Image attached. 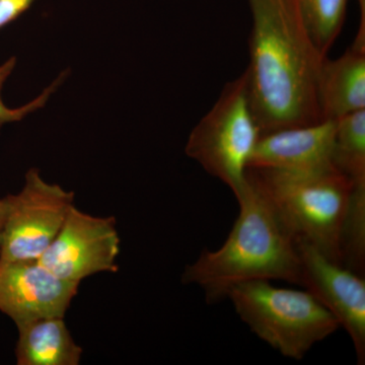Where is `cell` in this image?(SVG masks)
I'll list each match as a JSON object with an SVG mask.
<instances>
[{
    "label": "cell",
    "mask_w": 365,
    "mask_h": 365,
    "mask_svg": "<svg viewBox=\"0 0 365 365\" xmlns=\"http://www.w3.org/2000/svg\"><path fill=\"white\" fill-rule=\"evenodd\" d=\"M253 28L244 73L262 134L318 123L317 76L323 56L297 0H248Z\"/></svg>",
    "instance_id": "obj_1"
},
{
    "label": "cell",
    "mask_w": 365,
    "mask_h": 365,
    "mask_svg": "<svg viewBox=\"0 0 365 365\" xmlns=\"http://www.w3.org/2000/svg\"><path fill=\"white\" fill-rule=\"evenodd\" d=\"M237 201L239 215L225 244L215 251L204 250L182 272V282L200 287L208 304L249 281L300 283L297 242L267 199L248 181Z\"/></svg>",
    "instance_id": "obj_2"
},
{
    "label": "cell",
    "mask_w": 365,
    "mask_h": 365,
    "mask_svg": "<svg viewBox=\"0 0 365 365\" xmlns=\"http://www.w3.org/2000/svg\"><path fill=\"white\" fill-rule=\"evenodd\" d=\"M247 179L295 242H307L342 264L341 235L353 185L344 174L336 168L312 172L249 168Z\"/></svg>",
    "instance_id": "obj_3"
},
{
    "label": "cell",
    "mask_w": 365,
    "mask_h": 365,
    "mask_svg": "<svg viewBox=\"0 0 365 365\" xmlns=\"http://www.w3.org/2000/svg\"><path fill=\"white\" fill-rule=\"evenodd\" d=\"M227 299L259 339L287 359L302 360L340 329L335 317L307 290L254 280L232 287Z\"/></svg>",
    "instance_id": "obj_4"
},
{
    "label": "cell",
    "mask_w": 365,
    "mask_h": 365,
    "mask_svg": "<svg viewBox=\"0 0 365 365\" xmlns=\"http://www.w3.org/2000/svg\"><path fill=\"white\" fill-rule=\"evenodd\" d=\"M262 135L245 73L225 86L210 111L194 127L185 153L239 199L247 170Z\"/></svg>",
    "instance_id": "obj_5"
},
{
    "label": "cell",
    "mask_w": 365,
    "mask_h": 365,
    "mask_svg": "<svg viewBox=\"0 0 365 365\" xmlns=\"http://www.w3.org/2000/svg\"><path fill=\"white\" fill-rule=\"evenodd\" d=\"M9 200L0 262L39 260L74 205L73 192L46 182L39 170L31 169L20 193L9 195Z\"/></svg>",
    "instance_id": "obj_6"
},
{
    "label": "cell",
    "mask_w": 365,
    "mask_h": 365,
    "mask_svg": "<svg viewBox=\"0 0 365 365\" xmlns=\"http://www.w3.org/2000/svg\"><path fill=\"white\" fill-rule=\"evenodd\" d=\"M120 237L113 216L100 217L72 206L39 261L61 279L81 283L97 273H115Z\"/></svg>",
    "instance_id": "obj_7"
},
{
    "label": "cell",
    "mask_w": 365,
    "mask_h": 365,
    "mask_svg": "<svg viewBox=\"0 0 365 365\" xmlns=\"http://www.w3.org/2000/svg\"><path fill=\"white\" fill-rule=\"evenodd\" d=\"M300 263L299 285L335 317L349 335L359 364H365L364 276L330 260L318 249L297 242Z\"/></svg>",
    "instance_id": "obj_8"
},
{
    "label": "cell",
    "mask_w": 365,
    "mask_h": 365,
    "mask_svg": "<svg viewBox=\"0 0 365 365\" xmlns=\"http://www.w3.org/2000/svg\"><path fill=\"white\" fill-rule=\"evenodd\" d=\"M79 283L61 279L39 260L0 262V312L16 326L64 318Z\"/></svg>",
    "instance_id": "obj_9"
},
{
    "label": "cell",
    "mask_w": 365,
    "mask_h": 365,
    "mask_svg": "<svg viewBox=\"0 0 365 365\" xmlns=\"http://www.w3.org/2000/svg\"><path fill=\"white\" fill-rule=\"evenodd\" d=\"M336 122L279 129L262 134L249 168L312 172L334 169Z\"/></svg>",
    "instance_id": "obj_10"
},
{
    "label": "cell",
    "mask_w": 365,
    "mask_h": 365,
    "mask_svg": "<svg viewBox=\"0 0 365 365\" xmlns=\"http://www.w3.org/2000/svg\"><path fill=\"white\" fill-rule=\"evenodd\" d=\"M316 88L321 121L365 110V46L353 43L338 58L324 57Z\"/></svg>",
    "instance_id": "obj_11"
},
{
    "label": "cell",
    "mask_w": 365,
    "mask_h": 365,
    "mask_svg": "<svg viewBox=\"0 0 365 365\" xmlns=\"http://www.w3.org/2000/svg\"><path fill=\"white\" fill-rule=\"evenodd\" d=\"M19 365H78L83 348L76 344L62 317H50L16 326Z\"/></svg>",
    "instance_id": "obj_12"
},
{
    "label": "cell",
    "mask_w": 365,
    "mask_h": 365,
    "mask_svg": "<svg viewBox=\"0 0 365 365\" xmlns=\"http://www.w3.org/2000/svg\"><path fill=\"white\" fill-rule=\"evenodd\" d=\"M335 122L334 165L353 185H365V110Z\"/></svg>",
    "instance_id": "obj_13"
},
{
    "label": "cell",
    "mask_w": 365,
    "mask_h": 365,
    "mask_svg": "<svg viewBox=\"0 0 365 365\" xmlns=\"http://www.w3.org/2000/svg\"><path fill=\"white\" fill-rule=\"evenodd\" d=\"M307 32L321 56H328L342 30L348 0H297Z\"/></svg>",
    "instance_id": "obj_14"
},
{
    "label": "cell",
    "mask_w": 365,
    "mask_h": 365,
    "mask_svg": "<svg viewBox=\"0 0 365 365\" xmlns=\"http://www.w3.org/2000/svg\"><path fill=\"white\" fill-rule=\"evenodd\" d=\"M16 63V60L13 57V58H9L7 61L4 62L2 66H0V128L6 123L20 121V120L25 118L26 115L30 114V113L44 107L46 103H47L48 98L52 95L53 91L58 88L60 83H61L62 79L66 78L64 74H61L51 86H48V88L41 93L39 97L36 98L32 102L29 103V104L26 106H23V107L16 108V109H11V108L6 107V106L4 104V102H2L1 90L6 79L9 78L11 72H13Z\"/></svg>",
    "instance_id": "obj_15"
},
{
    "label": "cell",
    "mask_w": 365,
    "mask_h": 365,
    "mask_svg": "<svg viewBox=\"0 0 365 365\" xmlns=\"http://www.w3.org/2000/svg\"><path fill=\"white\" fill-rule=\"evenodd\" d=\"M35 0H0V29L16 20Z\"/></svg>",
    "instance_id": "obj_16"
},
{
    "label": "cell",
    "mask_w": 365,
    "mask_h": 365,
    "mask_svg": "<svg viewBox=\"0 0 365 365\" xmlns=\"http://www.w3.org/2000/svg\"><path fill=\"white\" fill-rule=\"evenodd\" d=\"M9 196L0 199V242H1L2 232H4V223H6L7 213H9Z\"/></svg>",
    "instance_id": "obj_17"
},
{
    "label": "cell",
    "mask_w": 365,
    "mask_h": 365,
    "mask_svg": "<svg viewBox=\"0 0 365 365\" xmlns=\"http://www.w3.org/2000/svg\"><path fill=\"white\" fill-rule=\"evenodd\" d=\"M360 9V25L356 38L360 40H365V0H357Z\"/></svg>",
    "instance_id": "obj_18"
}]
</instances>
